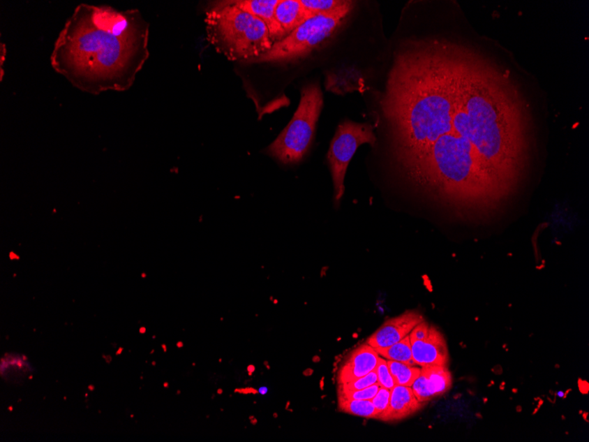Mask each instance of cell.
<instances>
[{
    "label": "cell",
    "mask_w": 589,
    "mask_h": 442,
    "mask_svg": "<svg viewBox=\"0 0 589 442\" xmlns=\"http://www.w3.org/2000/svg\"><path fill=\"white\" fill-rule=\"evenodd\" d=\"M149 38L138 10L80 4L55 42L52 66L83 92L126 91L149 59Z\"/></svg>",
    "instance_id": "6da1fadb"
},
{
    "label": "cell",
    "mask_w": 589,
    "mask_h": 442,
    "mask_svg": "<svg viewBox=\"0 0 589 442\" xmlns=\"http://www.w3.org/2000/svg\"><path fill=\"white\" fill-rule=\"evenodd\" d=\"M205 22L207 40L232 61H252L274 45L265 23L229 1L207 9Z\"/></svg>",
    "instance_id": "7a4b0ae2"
},
{
    "label": "cell",
    "mask_w": 589,
    "mask_h": 442,
    "mask_svg": "<svg viewBox=\"0 0 589 442\" xmlns=\"http://www.w3.org/2000/svg\"><path fill=\"white\" fill-rule=\"evenodd\" d=\"M323 103V95L319 85L304 87L292 119L267 147V153L283 165L301 162L312 146Z\"/></svg>",
    "instance_id": "3957f363"
},
{
    "label": "cell",
    "mask_w": 589,
    "mask_h": 442,
    "mask_svg": "<svg viewBox=\"0 0 589 442\" xmlns=\"http://www.w3.org/2000/svg\"><path fill=\"white\" fill-rule=\"evenodd\" d=\"M353 6L354 2L344 1L333 12L307 20L285 38L274 43L270 51L249 63L288 62L304 58L340 28Z\"/></svg>",
    "instance_id": "277c9868"
},
{
    "label": "cell",
    "mask_w": 589,
    "mask_h": 442,
    "mask_svg": "<svg viewBox=\"0 0 589 442\" xmlns=\"http://www.w3.org/2000/svg\"><path fill=\"white\" fill-rule=\"evenodd\" d=\"M376 142L373 126L370 124L344 121L340 124L331 142L327 154L334 189V200L339 202L345 192L348 166L363 144L374 146Z\"/></svg>",
    "instance_id": "5b68a950"
},
{
    "label": "cell",
    "mask_w": 589,
    "mask_h": 442,
    "mask_svg": "<svg viewBox=\"0 0 589 442\" xmlns=\"http://www.w3.org/2000/svg\"><path fill=\"white\" fill-rule=\"evenodd\" d=\"M425 321L423 314L417 311H407L392 319L385 321L381 326L366 340L370 346L387 348L403 340L408 336L414 327Z\"/></svg>",
    "instance_id": "8992f818"
},
{
    "label": "cell",
    "mask_w": 589,
    "mask_h": 442,
    "mask_svg": "<svg viewBox=\"0 0 589 442\" xmlns=\"http://www.w3.org/2000/svg\"><path fill=\"white\" fill-rule=\"evenodd\" d=\"M415 363L421 367H448L449 353L446 339L438 327L430 325L426 336L422 339L410 340Z\"/></svg>",
    "instance_id": "52a82bcc"
},
{
    "label": "cell",
    "mask_w": 589,
    "mask_h": 442,
    "mask_svg": "<svg viewBox=\"0 0 589 442\" xmlns=\"http://www.w3.org/2000/svg\"><path fill=\"white\" fill-rule=\"evenodd\" d=\"M379 358L380 355L374 348L366 343L361 344L341 363L336 375L338 385L346 384L369 374L376 369Z\"/></svg>",
    "instance_id": "ba28073f"
},
{
    "label": "cell",
    "mask_w": 589,
    "mask_h": 442,
    "mask_svg": "<svg viewBox=\"0 0 589 442\" xmlns=\"http://www.w3.org/2000/svg\"><path fill=\"white\" fill-rule=\"evenodd\" d=\"M452 387V374L448 367L430 366L421 367V374L411 388L421 403L433 399L447 393Z\"/></svg>",
    "instance_id": "9c48e42d"
},
{
    "label": "cell",
    "mask_w": 589,
    "mask_h": 442,
    "mask_svg": "<svg viewBox=\"0 0 589 442\" xmlns=\"http://www.w3.org/2000/svg\"><path fill=\"white\" fill-rule=\"evenodd\" d=\"M279 1L280 0H230L229 2L265 23L269 30L271 41L276 43L285 38L274 15Z\"/></svg>",
    "instance_id": "30bf717a"
},
{
    "label": "cell",
    "mask_w": 589,
    "mask_h": 442,
    "mask_svg": "<svg viewBox=\"0 0 589 442\" xmlns=\"http://www.w3.org/2000/svg\"><path fill=\"white\" fill-rule=\"evenodd\" d=\"M424 403L418 401L411 387L400 386L391 390L390 404L383 421L394 422L403 420L417 413Z\"/></svg>",
    "instance_id": "8fae6325"
},
{
    "label": "cell",
    "mask_w": 589,
    "mask_h": 442,
    "mask_svg": "<svg viewBox=\"0 0 589 442\" xmlns=\"http://www.w3.org/2000/svg\"><path fill=\"white\" fill-rule=\"evenodd\" d=\"M274 15L285 38L307 20L316 16L304 8L300 0H280Z\"/></svg>",
    "instance_id": "7c38bea8"
},
{
    "label": "cell",
    "mask_w": 589,
    "mask_h": 442,
    "mask_svg": "<svg viewBox=\"0 0 589 442\" xmlns=\"http://www.w3.org/2000/svg\"><path fill=\"white\" fill-rule=\"evenodd\" d=\"M375 351L385 360L397 361V362L410 364V366H417L413 358L412 350H411L410 334L393 346L378 348Z\"/></svg>",
    "instance_id": "4fadbf2b"
},
{
    "label": "cell",
    "mask_w": 589,
    "mask_h": 442,
    "mask_svg": "<svg viewBox=\"0 0 589 442\" xmlns=\"http://www.w3.org/2000/svg\"><path fill=\"white\" fill-rule=\"evenodd\" d=\"M338 408L344 413L354 415V416L376 420L377 414L371 400L348 399L343 397H338Z\"/></svg>",
    "instance_id": "5bb4252c"
},
{
    "label": "cell",
    "mask_w": 589,
    "mask_h": 442,
    "mask_svg": "<svg viewBox=\"0 0 589 442\" xmlns=\"http://www.w3.org/2000/svg\"><path fill=\"white\" fill-rule=\"evenodd\" d=\"M392 376L396 381V385L411 387L415 381L419 377L421 367L410 366V364L397 362V361L387 360Z\"/></svg>",
    "instance_id": "9a60e30c"
},
{
    "label": "cell",
    "mask_w": 589,
    "mask_h": 442,
    "mask_svg": "<svg viewBox=\"0 0 589 442\" xmlns=\"http://www.w3.org/2000/svg\"><path fill=\"white\" fill-rule=\"evenodd\" d=\"M301 4L313 15H326L340 8L344 1L341 0H300Z\"/></svg>",
    "instance_id": "2e32d148"
},
{
    "label": "cell",
    "mask_w": 589,
    "mask_h": 442,
    "mask_svg": "<svg viewBox=\"0 0 589 442\" xmlns=\"http://www.w3.org/2000/svg\"><path fill=\"white\" fill-rule=\"evenodd\" d=\"M391 390L382 387L380 388L379 391L376 394L371 402L376 410L377 418L376 420H383L386 416L388 407L390 404Z\"/></svg>",
    "instance_id": "e0dca14e"
},
{
    "label": "cell",
    "mask_w": 589,
    "mask_h": 442,
    "mask_svg": "<svg viewBox=\"0 0 589 442\" xmlns=\"http://www.w3.org/2000/svg\"><path fill=\"white\" fill-rule=\"evenodd\" d=\"M380 384L375 383L371 386L364 390H338V397H343L348 398V399L355 400H371L376 396L378 391L380 390Z\"/></svg>",
    "instance_id": "ac0fdd59"
},
{
    "label": "cell",
    "mask_w": 589,
    "mask_h": 442,
    "mask_svg": "<svg viewBox=\"0 0 589 442\" xmlns=\"http://www.w3.org/2000/svg\"><path fill=\"white\" fill-rule=\"evenodd\" d=\"M375 371L377 373L378 383L380 384V387L387 388L389 390H393L396 387V383L394 377L392 376L389 368L387 366V360L380 356L379 362H378V366Z\"/></svg>",
    "instance_id": "d6986e66"
},
{
    "label": "cell",
    "mask_w": 589,
    "mask_h": 442,
    "mask_svg": "<svg viewBox=\"0 0 589 442\" xmlns=\"http://www.w3.org/2000/svg\"><path fill=\"white\" fill-rule=\"evenodd\" d=\"M377 383V373L374 370L366 376L358 378V379L350 381L346 384L338 385V390H360Z\"/></svg>",
    "instance_id": "ffe728a7"
},
{
    "label": "cell",
    "mask_w": 589,
    "mask_h": 442,
    "mask_svg": "<svg viewBox=\"0 0 589 442\" xmlns=\"http://www.w3.org/2000/svg\"><path fill=\"white\" fill-rule=\"evenodd\" d=\"M235 393L244 394V395H248V394H257L258 391L253 390L252 388H236Z\"/></svg>",
    "instance_id": "44dd1931"
},
{
    "label": "cell",
    "mask_w": 589,
    "mask_h": 442,
    "mask_svg": "<svg viewBox=\"0 0 589 442\" xmlns=\"http://www.w3.org/2000/svg\"><path fill=\"white\" fill-rule=\"evenodd\" d=\"M247 371H248L250 376H252L253 371H255V367L253 366V364H250V366L247 367Z\"/></svg>",
    "instance_id": "7402d4cb"
},
{
    "label": "cell",
    "mask_w": 589,
    "mask_h": 442,
    "mask_svg": "<svg viewBox=\"0 0 589 442\" xmlns=\"http://www.w3.org/2000/svg\"><path fill=\"white\" fill-rule=\"evenodd\" d=\"M250 420H251V423H252L253 425H255L257 423L255 418H254L253 417H250Z\"/></svg>",
    "instance_id": "603a6c76"
},
{
    "label": "cell",
    "mask_w": 589,
    "mask_h": 442,
    "mask_svg": "<svg viewBox=\"0 0 589 442\" xmlns=\"http://www.w3.org/2000/svg\"><path fill=\"white\" fill-rule=\"evenodd\" d=\"M223 393V390H222V388H219V390H217V395H222Z\"/></svg>",
    "instance_id": "cb8c5ba5"
},
{
    "label": "cell",
    "mask_w": 589,
    "mask_h": 442,
    "mask_svg": "<svg viewBox=\"0 0 589 442\" xmlns=\"http://www.w3.org/2000/svg\"><path fill=\"white\" fill-rule=\"evenodd\" d=\"M177 347H179V348L183 347V343H181V341H179V343L177 344Z\"/></svg>",
    "instance_id": "d4e9b609"
},
{
    "label": "cell",
    "mask_w": 589,
    "mask_h": 442,
    "mask_svg": "<svg viewBox=\"0 0 589 442\" xmlns=\"http://www.w3.org/2000/svg\"><path fill=\"white\" fill-rule=\"evenodd\" d=\"M163 351H167L166 346H165V344H163Z\"/></svg>",
    "instance_id": "484cf974"
},
{
    "label": "cell",
    "mask_w": 589,
    "mask_h": 442,
    "mask_svg": "<svg viewBox=\"0 0 589 442\" xmlns=\"http://www.w3.org/2000/svg\"><path fill=\"white\" fill-rule=\"evenodd\" d=\"M165 388L169 387V384H168V383H165Z\"/></svg>",
    "instance_id": "4316f807"
}]
</instances>
